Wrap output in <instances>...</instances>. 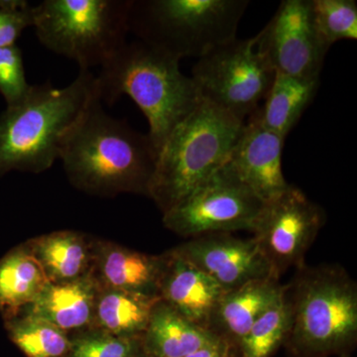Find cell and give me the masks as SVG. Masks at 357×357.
<instances>
[{
  "label": "cell",
  "instance_id": "obj_17",
  "mask_svg": "<svg viewBox=\"0 0 357 357\" xmlns=\"http://www.w3.org/2000/svg\"><path fill=\"white\" fill-rule=\"evenodd\" d=\"M98 288L89 275L77 280L49 283L31 305L29 314L53 324L63 332L89 326L95 317Z\"/></svg>",
  "mask_w": 357,
  "mask_h": 357
},
{
  "label": "cell",
  "instance_id": "obj_5",
  "mask_svg": "<svg viewBox=\"0 0 357 357\" xmlns=\"http://www.w3.org/2000/svg\"><path fill=\"white\" fill-rule=\"evenodd\" d=\"M245 122L211 103H199L164 143L148 196L166 213L220 170Z\"/></svg>",
  "mask_w": 357,
  "mask_h": 357
},
{
  "label": "cell",
  "instance_id": "obj_16",
  "mask_svg": "<svg viewBox=\"0 0 357 357\" xmlns=\"http://www.w3.org/2000/svg\"><path fill=\"white\" fill-rule=\"evenodd\" d=\"M220 342L213 333L160 300L141 335L146 357H185L206 345Z\"/></svg>",
  "mask_w": 357,
  "mask_h": 357
},
{
  "label": "cell",
  "instance_id": "obj_19",
  "mask_svg": "<svg viewBox=\"0 0 357 357\" xmlns=\"http://www.w3.org/2000/svg\"><path fill=\"white\" fill-rule=\"evenodd\" d=\"M163 256H150L109 246L100 257V273L107 288L159 297Z\"/></svg>",
  "mask_w": 357,
  "mask_h": 357
},
{
  "label": "cell",
  "instance_id": "obj_24",
  "mask_svg": "<svg viewBox=\"0 0 357 357\" xmlns=\"http://www.w3.org/2000/svg\"><path fill=\"white\" fill-rule=\"evenodd\" d=\"M9 337L27 357H68L72 340L53 324L29 314L7 321Z\"/></svg>",
  "mask_w": 357,
  "mask_h": 357
},
{
  "label": "cell",
  "instance_id": "obj_20",
  "mask_svg": "<svg viewBox=\"0 0 357 357\" xmlns=\"http://www.w3.org/2000/svg\"><path fill=\"white\" fill-rule=\"evenodd\" d=\"M50 283L29 249H16L0 260V311L8 318L31 306Z\"/></svg>",
  "mask_w": 357,
  "mask_h": 357
},
{
  "label": "cell",
  "instance_id": "obj_1",
  "mask_svg": "<svg viewBox=\"0 0 357 357\" xmlns=\"http://www.w3.org/2000/svg\"><path fill=\"white\" fill-rule=\"evenodd\" d=\"M157 156L148 134L107 114L98 96L66 136L59 159L84 191L148 196Z\"/></svg>",
  "mask_w": 357,
  "mask_h": 357
},
{
  "label": "cell",
  "instance_id": "obj_10",
  "mask_svg": "<svg viewBox=\"0 0 357 357\" xmlns=\"http://www.w3.org/2000/svg\"><path fill=\"white\" fill-rule=\"evenodd\" d=\"M325 222L323 208L293 185L265 204L252 232L275 277L280 279L289 268L305 265Z\"/></svg>",
  "mask_w": 357,
  "mask_h": 357
},
{
  "label": "cell",
  "instance_id": "obj_9",
  "mask_svg": "<svg viewBox=\"0 0 357 357\" xmlns=\"http://www.w3.org/2000/svg\"><path fill=\"white\" fill-rule=\"evenodd\" d=\"M264 202L225 165L163 213L164 225L185 237L238 230L253 231Z\"/></svg>",
  "mask_w": 357,
  "mask_h": 357
},
{
  "label": "cell",
  "instance_id": "obj_6",
  "mask_svg": "<svg viewBox=\"0 0 357 357\" xmlns=\"http://www.w3.org/2000/svg\"><path fill=\"white\" fill-rule=\"evenodd\" d=\"M248 0H131L129 32L181 61L236 38Z\"/></svg>",
  "mask_w": 357,
  "mask_h": 357
},
{
  "label": "cell",
  "instance_id": "obj_14",
  "mask_svg": "<svg viewBox=\"0 0 357 357\" xmlns=\"http://www.w3.org/2000/svg\"><path fill=\"white\" fill-rule=\"evenodd\" d=\"M225 292L210 277L173 250L163 255L160 300L195 325L208 331L213 311Z\"/></svg>",
  "mask_w": 357,
  "mask_h": 357
},
{
  "label": "cell",
  "instance_id": "obj_26",
  "mask_svg": "<svg viewBox=\"0 0 357 357\" xmlns=\"http://www.w3.org/2000/svg\"><path fill=\"white\" fill-rule=\"evenodd\" d=\"M68 357H145V354L141 337H117L102 332L72 342Z\"/></svg>",
  "mask_w": 357,
  "mask_h": 357
},
{
  "label": "cell",
  "instance_id": "obj_7",
  "mask_svg": "<svg viewBox=\"0 0 357 357\" xmlns=\"http://www.w3.org/2000/svg\"><path fill=\"white\" fill-rule=\"evenodd\" d=\"M131 0H44L34 8L40 43L79 70L107 63L126 43Z\"/></svg>",
  "mask_w": 357,
  "mask_h": 357
},
{
  "label": "cell",
  "instance_id": "obj_13",
  "mask_svg": "<svg viewBox=\"0 0 357 357\" xmlns=\"http://www.w3.org/2000/svg\"><path fill=\"white\" fill-rule=\"evenodd\" d=\"M258 109L244 123L225 166L267 203L285 192L290 184L282 167L285 138L265 128Z\"/></svg>",
  "mask_w": 357,
  "mask_h": 357
},
{
  "label": "cell",
  "instance_id": "obj_29",
  "mask_svg": "<svg viewBox=\"0 0 357 357\" xmlns=\"http://www.w3.org/2000/svg\"><path fill=\"white\" fill-rule=\"evenodd\" d=\"M185 357H236L234 349L222 342L206 345Z\"/></svg>",
  "mask_w": 357,
  "mask_h": 357
},
{
  "label": "cell",
  "instance_id": "obj_21",
  "mask_svg": "<svg viewBox=\"0 0 357 357\" xmlns=\"http://www.w3.org/2000/svg\"><path fill=\"white\" fill-rule=\"evenodd\" d=\"M159 301L153 296L107 288L96 297L93 319L102 332L117 337H141Z\"/></svg>",
  "mask_w": 357,
  "mask_h": 357
},
{
  "label": "cell",
  "instance_id": "obj_11",
  "mask_svg": "<svg viewBox=\"0 0 357 357\" xmlns=\"http://www.w3.org/2000/svg\"><path fill=\"white\" fill-rule=\"evenodd\" d=\"M255 37L258 49L275 73L303 79L321 77L330 48L314 24L311 0H284Z\"/></svg>",
  "mask_w": 357,
  "mask_h": 357
},
{
  "label": "cell",
  "instance_id": "obj_27",
  "mask_svg": "<svg viewBox=\"0 0 357 357\" xmlns=\"http://www.w3.org/2000/svg\"><path fill=\"white\" fill-rule=\"evenodd\" d=\"M32 84L26 79L22 52L17 45L0 48V93L7 107L24 100Z\"/></svg>",
  "mask_w": 357,
  "mask_h": 357
},
{
  "label": "cell",
  "instance_id": "obj_25",
  "mask_svg": "<svg viewBox=\"0 0 357 357\" xmlns=\"http://www.w3.org/2000/svg\"><path fill=\"white\" fill-rule=\"evenodd\" d=\"M311 8L317 31L328 48L342 40L357 39L356 0H311Z\"/></svg>",
  "mask_w": 357,
  "mask_h": 357
},
{
  "label": "cell",
  "instance_id": "obj_22",
  "mask_svg": "<svg viewBox=\"0 0 357 357\" xmlns=\"http://www.w3.org/2000/svg\"><path fill=\"white\" fill-rule=\"evenodd\" d=\"M51 283L77 280L89 267L88 244L81 234L58 231L33 241L29 249Z\"/></svg>",
  "mask_w": 357,
  "mask_h": 357
},
{
  "label": "cell",
  "instance_id": "obj_15",
  "mask_svg": "<svg viewBox=\"0 0 357 357\" xmlns=\"http://www.w3.org/2000/svg\"><path fill=\"white\" fill-rule=\"evenodd\" d=\"M287 285L274 276L257 279L225 292L208 324V331L236 352L256 319L285 292Z\"/></svg>",
  "mask_w": 357,
  "mask_h": 357
},
{
  "label": "cell",
  "instance_id": "obj_8",
  "mask_svg": "<svg viewBox=\"0 0 357 357\" xmlns=\"http://www.w3.org/2000/svg\"><path fill=\"white\" fill-rule=\"evenodd\" d=\"M275 74L255 36L236 38L199 58L191 77L202 100L245 122L259 109Z\"/></svg>",
  "mask_w": 357,
  "mask_h": 357
},
{
  "label": "cell",
  "instance_id": "obj_28",
  "mask_svg": "<svg viewBox=\"0 0 357 357\" xmlns=\"http://www.w3.org/2000/svg\"><path fill=\"white\" fill-rule=\"evenodd\" d=\"M34 8L25 0H0V48L13 46L34 24Z\"/></svg>",
  "mask_w": 357,
  "mask_h": 357
},
{
  "label": "cell",
  "instance_id": "obj_2",
  "mask_svg": "<svg viewBox=\"0 0 357 357\" xmlns=\"http://www.w3.org/2000/svg\"><path fill=\"white\" fill-rule=\"evenodd\" d=\"M98 96L91 70H79L65 88H55L50 82L32 84L22 102L0 114V176L51 168L66 136Z\"/></svg>",
  "mask_w": 357,
  "mask_h": 357
},
{
  "label": "cell",
  "instance_id": "obj_12",
  "mask_svg": "<svg viewBox=\"0 0 357 357\" xmlns=\"http://www.w3.org/2000/svg\"><path fill=\"white\" fill-rule=\"evenodd\" d=\"M173 251L210 277L225 292L248 282L274 276L255 237L239 238L227 232L204 234Z\"/></svg>",
  "mask_w": 357,
  "mask_h": 357
},
{
  "label": "cell",
  "instance_id": "obj_18",
  "mask_svg": "<svg viewBox=\"0 0 357 357\" xmlns=\"http://www.w3.org/2000/svg\"><path fill=\"white\" fill-rule=\"evenodd\" d=\"M319 83L321 77L303 79L276 73L264 105L258 109L265 128L286 139L314 100Z\"/></svg>",
  "mask_w": 357,
  "mask_h": 357
},
{
  "label": "cell",
  "instance_id": "obj_23",
  "mask_svg": "<svg viewBox=\"0 0 357 357\" xmlns=\"http://www.w3.org/2000/svg\"><path fill=\"white\" fill-rule=\"evenodd\" d=\"M291 326L288 285L273 304L256 319L236 349V357H272L285 344Z\"/></svg>",
  "mask_w": 357,
  "mask_h": 357
},
{
  "label": "cell",
  "instance_id": "obj_3",
  "mask_svg": "<svg viewBox=\"0 0 357 357\" xmlns=\"http://www.w3.org/2000/svg\"><path fill=\"white\" fill-rule=\"evenodd\" d=\"M178 63L139 40L126 41L96 76L102 102L114 105L128 96L142 110L157 155L174 129L202 102L196 84L181 72Z\"/></svg>",
  "mask_w": 357,
  "mask_h": 357
},
{
  "label": "cell",
  "instance_id": "obj_30",
  "mask_svg": "<svg viewBox=\"0 0 357 357\" xmlns=\"http://www.w3.org/2000/svg\"><path fill=\"white\" fill-rule=\"evenodd\" d=\"M345 357H347V356H345Z\"/></svg>",
  "mask_w": 357,
  "mask_h": 357
},
{
  "label": "cell",
  "instance_id": "obj_4",
  "mask_svg": "<svg viewBox=\"0 0 357 357\" xmlns=\"http://www.w3.org/2000/svg\"><path fill=\"white\" fill-rule=\"evenodd\" d=\"M294 357H345L357 342V285L340 265L298 268L288 284Z\"/></svg>",
  "mask_w": 357,
  "mask_h": 357
},
{
  "label": "cell",
  "instance_id": "obj_31",
  "mask_svg": "<svg viewBox=\"0 0 357 357\" xmlns=\"http://www.w3.org/2000/svg\"><path fill=\"white\" fill-rule=\"evenodd\" d=\"M145 357H146V356H145Z\"/></svg>",
  "mask_w": 357,
  "mask_h": 357
}]
</instances>
